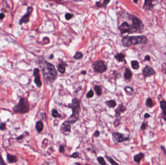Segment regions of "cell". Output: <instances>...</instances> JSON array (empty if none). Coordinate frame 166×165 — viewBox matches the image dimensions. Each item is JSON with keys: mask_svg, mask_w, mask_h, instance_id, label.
<instances>
[{"mask_svg": "<svg viewBox=\"0 0 166 165\" xmlns=\"http://www.w3.org/2000/svg\"><path fill=\"white\" fill-rule=\"evenodd\" d=\"M153 1H148V0H146L145 1L144 4L143 6V8L146 10H150L151 9L153 8L154 4H153Z\"/></svg>", "mask_w": 166, "mask_h": 165, "instance_id": "4fadbf2b", "label": "cell"}, {"mask_svg": "<svg viewBox=\"0 0 166 165\" xmlns=\"http://www.w3.org/2000/svg\"><path fill=\"white\" fill-rule=\"evenodd\" d=\"M105 103L108 107H111V108L114 107L117 105V103H116L115 101L113 100L107 101H106Z\"/></svg>", "mask_w": 166, "mask_h": 165, "instance_id": "44dd1931", "label": "cell"}, {"mask_svg": "<svg viewBox=\"0 0 166 165\" xmlns=\"http://www.w3.org/2000/svg\"><path fill=\"white\" fill-rule=\"evenodd\" d=\"M70 124L67 121L65 122L62 124L61 127V130L64 132H70Z\"/></svg>", "mask_w": 166, "mask_h": 165, "instance_id": "7c38bea8", "label": "cell"}, {"mask_svg": "<svg viewBox=\"0 0 166 165\" xmlns=\"http://www.w3.org/2000/svg\"><path fill=\"white\" fill-rule=\"evenodd\" d=\"M34 76L35 77L34 82L36 86L40 88L42 86V82L40 79V76L39 74V68H35L33 72Z\"/></svg>", "mask_w": 166, "mask_h": 165, "instance_id": "30bf717a", "label": "cell"}, {"mask_svg": "<svg viewBox=\"0 0 166 165\" xmlns=\"http://www.w3.org/2000/svg\"><path fill=\"white\" fill-rule=\"evenodd\" d=\"M160 107L162 109L163 115L164 116V120L166 121V101L165 100H162L160 102Z\"/></svg>", "mask_w": 166, "mask_h": 165, "instance_id": "2e32d148", "label": "cell"}, {"mask_svg": "<svg viewBox=\"0 0 166 165\" xmlns=\"http://www.w3.org/2000/svg\"><path fill=\"white\" fill-rule=\"evenodd\" d=\"M69 107L72 110V114L70 116L67 122L70 124L75 123L79 117V114L81 111V106L79 100L77 98H74L72 103L69 104Z\"/></svg>", "mask_w": 166, "mask_h": 165, "instance_id": "3957f363", "label": "cell"}, {"mask_svg": "<svg viewBox=\"0 0 166 165\" xmlns=\"http://www.w3.org/2000/svg\"><path fill=\"white\" fill-rule=\"evenodd\" d=\"M52 116L54 118H60L61 115L58 113V111L55 109H53L52 111Z\"/></svg>", "mask_w": 166, "mask_h": 165, "instance_id": "f1b7e54d", "label": "cell"}, {"mask_svg": "<svg viewBox=\"0 0 166 165\" xmlns=\"http://www.w3.org/2000/svg\"><path fill=\"white\" fill-rule=\"evenodd\" d=\"M53 57H54V56H53V54H51V55H50V56H49V58H50V59H53Z\"/></svg>", "mask_w": 166, "mask_h": 165, "instance_id": "681fc988", "label": "cell"}, {"mask_svg": "<svg viewBox=\"0 0 166 165\" xmlns=\"http://www.w3.org/2000/svg\"><path fill=\"white\" fill-rule=\"evenodd\" d=\"M0 165H7L4 161V160H3L2 157V155L1 154H0Z\"/></svg>", "mask_w": 166, "mask_h": 165, "instance_id": "e575fe53", "label": "cell"}, {"mask_svg": "<svg viewBox=\"0 0 166 165\" xmlns=\"http://www.w3.org/2000/svg\"><path fill=\"white\" fill-rule=\"evenodd\" d=\"M146 105L148 107H152L153 106V101L151 98H148L147 99Z\"/></svg>", "mask_w": 166, "mask_h": 165, "instance_id": "d4e9b609", "label": "cell"}, {"mask_svg": "<svg viewBox=\"0 0 166 165\" xmlns=\"http://www.w3.org/2000/svg\"><path fill=\"white\" fill-rule=\"evenodd\" d=\"M165 74H166V70H165Z\"/></svg>", "mask_w": 166, "mask_h": 165, "instance_id": "11a10c76", "label": "cell"}, {"mask_svg": "<svg viewBox=\"0 0 166 165\" xmlns=\"http://www.w3.org/2000/svg\"><path fill=\"white\" fill-rule=\"evenodd\" d=\"M151 60V57L149 55H146L145 57V59H144V61H150Z\"/></svg>", "mask_w": 166, "mask_h": 165, "instance_id": "60d3db41", "label": "cell"}, {"mask_svg": "<svg viewBox=\"0 0 166 165\" xmlns=\"http://www.w3.org/2000/svg\"><path fill=\"white\" fill-rule=\"evenodd\" d=\"M96 6H97V7H101V6H102V5H101V4H100V2H96Z\"/></svg>", "mask_w": 166, "mask_h": 165, "instance_id": "7dc6e473", "label": "cell"}, {"mask_svg": "<svg viewBox=\"0 0 166 165\" xmlns=\"http://www.w3.org/2000/svg\"><path fill=\"white\" fill-rule=\"evenodd\" d=\"M40 115L42 116V117H41V119H42L43 120H46V114H45V113H41V114H40Z\"/></svg>", "mask_w": 166, "mask_h": 165, "instance_id": "b9f144b4", "label": "cell"}, {"mask_svg": "<svg viewBox=\"0 0 166 165\" xmlns=\"http://www.w3.org/2000/svg\"><path fill=\"white\" fill-rule=\"evenodd\" d=\"M23 136H24L23 135H21L20 136L17 137L16 139H17V140H22V139H23Z\"/></svg>", "mask_w": 166, "mask_h": 165, "instance_id": "f6af8a7d", "label": "cell"}, {"mask_svg": "<svg viewBox=\"0 0 166 165\" xmlns=\"http://www.w3.org/2000/svg\"><path fill=\"white\" fill-rule=\"evenodd\" d=\"M94 90L98 95L100 96L102 94V91H101V89L100 86L98 85H95L94 86Z\"/></svg>", "mask_w": 166, "mask_h": 165, "instance_id": "484cf974", "label": "cell"}, {"mask_svg": "<svg viewBox=\"0 0 166 165\" xmlns=\"http://www.w3.org/2000/svg\"><path fill=\"white\" fill-rule=\"evenodd\" d=\"M133 2H134V3H137V2H138L137 1H134Z\"/></svg>", "mask_w": 166, "mask_h": 165, "instance_id": "f5cc1de1", "label": "cell"}, {"mask_svg": "<svg viewBox=\"0 0 166 165\" xmlns=\"http://www.w3.org/2000/svg\"><path fill=\"white\" fill-rule=\"evenodd\" d=\"M75 164H76V165H80V164H79V163H76Z\"/></svg>", "mask_w": 166, "mask_h": 165, "instance_id": "816d5d0a", "label": "cell"}, {"mask_svg": "<svg viewBox=\"0 0 166 165\" xmlns=\"http://www.w3.org/2000/svg\"><path fill=\"white\" fill-rule=\"evenodd\" d=\"M35 128L38 132H40L43 128V124L40 121H38L35 124Z\"/></svg>", "mask_w": 166, "mask_h": 165, "instance_id": "ffe728a7", "label": "cell"}, {"mask_svg": "<svg viewBox=\"0 0 166 165\" xmlns=\"http://www.w3.org/2000/svg\"><path fill=\"white\" fill-rule=\"evenodd\" d=\"M126 107L122 104L119 105L117 108L115 110V112L117 116H119L121 115V114L122 112H124L126 111Z\"/></svg>", "mask_w": 166, "mask_h": 165, "instance_id": "5bb4252c", "label": "cell"}, {"mask_svg": "<svg viewBox=\"0 0 166 165\" xmlns=\"http://www.w3.org/2000/svg\"><path fill=\"white\" fill-rule=\"evenodd\" d=\"M145 154L143 153H138L135 155L134 156V160L135 162L137 163H140V161L144 158Z\"/></svg>", "mask_w": 166, "mask_h": 165, "instance_id": "e0dca14e", "label": "cell"}, {"mask_svg": "<svg viewBox=\"0 0 166 165\" xmlns=\"http://www.w3.org/2000/svg\"><path fill=\"white\" fill-rule=\"evenodd\" d=\"M73 17V15L70 14V13H67L65 15V19L67 21L70 20Z\"/></svg>", "mask_w": 166, "mask_h": 165, "instance_id": "1f68e13d", "label": "cell"}, {"mask_svg": "<svg viewBox=\"0 0 166 165\" xmlns=\"http://www.w3.org/2000/svg\"><path fill=\"white\" fill-rule=\"evenodd\" d=\"M33 11V8L32 6L28 7L27 13L24 15L23 16H22V17L20 20L19 21V23L20 25H22L23 23H26L29 21V18Z\"/></svg>", "mask_w": 166, "mask_h": 165, "instance_id": "ba28073f", "label": "cell"}, {"mask_svg": "<svg viewBox=\"0 0 166 165\" xmlns=\"http://www.w3.org/2000/svg\"><path fill=\"white\" fill-rule=\"evenodd\" d=\"M131 66L133 69L135 70H138L140 68L139 63L137 61H132L131 62Z\"/></svg>", "mask_w": 166, "mask_h": 165, "instance_id": "603a6c76", "label": "cell"}, {"mask_svg": "<svg viewBox=\"0 0 166 165\" xmlns=\"http://www.w3.org/2000/svg\"><path fill=\"white\" fill-rule=\"evenodd\" d=\"M106 158L109 161V162L112 164V165H119L116 162H115L111 157H108V156H106Z\"/></svg>", "mask_w": 166, "mask_h": 165, "instance_id": "f546056e", "label": "cell"}, {"mask_svg": "<svg viewBox=\"0 0 166 165\" xmlns=\"http://www.w3.org/2000/svg\"><path fill=\"white\" fill-rule=\"evenodd\" d=\"M132 24L131 25L132 33H141L144 29V25L142 21L136 16H132Z\"/></svg>", "mask_w": 166, "mask_h": 165, "instance_id": "5b68a950", "label": "cell"}, {"mask_svg": "<svg viewBox=\"0 0 166 165\" xmlns=\"http://www.w3.org/2000/svg\"><path fill=\"white\" fill-rule=\"evenodd\" d=\"M83 57V53H82V52H81L77 51V52L75 53L74 56V59H75L78 60V59H81Z\"/></svg>", "mask_w": 166, "mask_h": 165, "instance_id": "4316f807", "label": "cell"}, {"mask_svg": "<svg viewBox=\"0 0 166 165\" xmlns=\"http://www.w3.org/2000/svg\"><path fill=\"white\" fill-rule=\"evenodd\" d=\"M59 151L60 153H64L65 152V149H64V146L61 145L59 147Z\"/></svg>", "mask_w": 166, "mask_h": 165, "instance_id": "74e56055", "label": "cell"}, {"mask_svg": "<svg viewBox=\"0 0 166 165\" xmlns=\"http://www.w3.org/2000/svg\"><path fill=\"white\" fill-rule=\"evenodd\" d=\"M124 90H125V91L127 93V94L129 95H132L134 94V90L132 88L130 87L127 86L125 88Z\"/></svg>", "mask_w": 166, "mask_h": 165, "instance_id": "cb8c5ba5", "label": "cell"}, {"mask_svg": "<svg viewBox=\"0 0 166 165\" xmlns=\"http://www.w3.org/2000/svg\"><path fill=\"white\" fill-rule=\"evenodd\" d=\"M151 117V115H150L149 113H145V115H144V118H145V119L148 118H149V117Z\"/></svg>", "mask_w": 166, "mask_h": 165, "instance_id": "bcb514c9", "label": "cell"}, {"mask_svg": "<svg viewBox=\"0 0 166 165\" xmlns=\"http://www.w3.org/2000/svg\"><path fill=\"white\" fill-rule=\"evenodd\" d=\"M97 160L98 162L101 165H106V162L104 159V158L101 157H99L97 158Z\"/></svg>", "mask_w": 166, "mask_h": 165, "instance_id": "83f0119b", "label": "cell"}, {"mask_svg": "<svg viewBox=\"0 0 166 165\" xmlns=\"http://www.w3.org/2000/svg\"><path fill=\"white\" fill-rule=\"evenodd\" d=\"M124 57H125V56L122 53H118L115 56V59L119 62H122L124 60Z\"/></svg>", "mask_w": 166, "mask_h": 165, "instance_id": "7402d4cb", "label": "cell"}, {"mask_svg": "<svg viewBox=\"0 0 166 165\" xmlns=\"http://www.w3.org/2000/svg\"><path fill=\"white\" fill-rule=\"evenodd\" d=\"M110 2V1H107V0H105V1H104V3L103 4V5L102 6L105 8H106L107 4H108V3Z\"/></svg>", "mask_w": 166, "mask_h": 165, "instance_id": "d590c367", "label": "cell"}, {"mask_svg": "<svg viewBox=\"0 0 166 165\" xmlns=\"http://www.w3.org/2000/svg\"><path fill=\"white\" fill-rule=\"evenodd\" d=\"M2 79L1 78H0V84L2 83Z\"/></svg>", "mask_w": 166, "mask_h": 165, "instance_id": "f907efd6", "label": "cell"}, {"mask_svg": "<svg viewBox=\"0 0 166 165\" xmlns=\"http://www.w3.org/2000/svg\"><path fill=\"white\" fill-rule=\"evenodd\" d=\"M7 159L9 163H14L17 162V158L15 155H13L10 154H7Z\"/></svg>", "mask_w": 166, "mask_h": 165, "instance_id": "d6986e66", "label": "cell"}, {"mask_svg": "<svg viewBox=\"0 0 166 165\" xmlns=\"http://www.w3.org/2000/svg\"><path fill=\"white\" fill-rule=\"evenodd\" d=\"M94 96V92L92 90H90L87 95V98H91Z\"/></svg>", "mask_w": 166, "mask_h": 165, "instance_id": "4dcf8cb0", "label": "cell"}, {"mask_svg": "<svg viewBox=\"0 0 166 165\" xmlns=\"http://www.w3.org/2000/svg\"><path fill=\"white\" fill-rule=\"evenodd\" d=\"M92 66L96 72L100 73H103L107 70V66L105 62L103 61H97L94 62L92 64Z\"/></svg>", "mask_w": 166, "mask_h": 165, "instance_id": "8992f818", "label": "cell"}, {"mask_svg": "<svg viewBox=\"0 0 166 165\" xmlns=\"http://www.w3.org/2000/svg\"><path fill=\"white\" fill-rule=\"evenodd\" d=\"M30 104L27 99L25 97L21 98L18 103L14 107L13 109L15 112L20 114H25L29 111Z\"/></svg>", "mask_w": 166, "mask_h": 165, "instance_id": "277c9868", "label": "cell"}, {"mask_svg": "<svg viewBox=\"0 0 166 165\" xmlns=\"http://www.w3.org/2000/svg\"><path fill=\"white\" fill-rule=\"evenodd\" d=\"M112 139L115 143H118L128 140L129 137L125 136L122 134L115 132L112 135Z\"/></svg>", "mask_w": 166, "mask_h": 165, "instance_id": "52a82bcc", "label": "cell"}, {"mask_svg": "<svg viewBox=\"0 0 166 165\" xmlns=\"http://www.w3.org/2000/svg\"><path fill=\"white\" fill-rule=\"evenodd\" d=\"M161 149H162L163 152L165 154H166V149L165 147H164V146L162 145V146H161Z\"/></svg>", "mask_w": 166, "mask_h": 165, "instance_id": "7bdbcfd3", "label": "cell"}, {"mask_svg": "<svg viewBox=\"0 0 166 165\" xmlns=\"http://www.w3.org/2000/svg\"><path fill=\"white\" fill-rule=\"evenodd\" d=\"M84 165H88V164H85Z\"/></svg>", "mask_w": 166, "mask_h": 165, "instance_id": "db71d44e", "label": "cell"}, {"mask_svg": "<svg viewBox=\"0 0 166 165\" xmlns=\"http://www.w3.org/2000/svg\"><path fill=\"white\" fill-rule=\"evenodd\" d=\"M146 127H147V124H146L144 122L142 123V125H141V129L142 130H145L146 129Z\"/></svg>", "mask_w": 166, "mask_h": 165, "instance_id": "8d00e7d4", "label": "cell"}, {"mask_svg": "<svg viewBox=\"0 0 166 165\" xmlns=\"http://www.w3.org/2000/svg\"><path fill=\"white\" fill-rule=\"evenodd\" d=\"M67 64L65 63L64 62H61L58 63L57 68L58 71L61 73V74H64L66 71V66Z\"/></svg>", "mask_w": 166, "mask_h": 165, "instance_id": "9a60e30c", "label": "cell"}, {"mask_svg": "<svg viewBox=\"0 0 166 165\" xmlns=\"http://www.w3.org/2000/svg\"><path fill=\"white\" fill-rule=\"evenodd\" d=\"M39 63L45 79L50 82L54 81L57 76V72L54 66L45 60L40 61Z\"/></svg>", "mask_w": 166, "mask_h": 165, "instance_id": "6da1fadb", "label": "cell"}, {"mask_svg": "<svg viewBox=\"0 0 166 165\" xmlns=\"http://www.w3.org/2000/svg\"><path fill=\"white\" fill-rule=\"evenodd\" d=\"M114 124V125H115V126H118L120 124L119 121L118 120V119H117L116 120H115V121Z\"/></svg>", "mask_w": 166, "mask_h": 165, "instance_id": "f35d334b", "label": "cell"}, {"mask_svg": "<svg viewBox=\"0 0 166 165\" xmlns=\"http://www.w3.org/2000/svg\"><path fill=\"white\" fill-rule=\"evenodd\" d=\"M79 155V153L77 152L76 153H74L71 155H70V157L72 158H77Z\"/></svg>", "mask_w": 166, "mask_h": 165, "instance_id": "d6a6232c", "label": "cell"}, {"mask_svg": "<svg viewBox=\"0 0 166 165\" xmlns=\"http://www.w3.org/2000/svg\"><path fill=\"white\" fill-rule=\"evenodd\" d=\"M81 74L83 75H86L87 74V71H82L81 72Z\"/></svg>", "mask_w": 166, "mask_h": 165, "instance_id": "c3c4849f", "label": "cell"}, {"mask_svg": "<svg viewBox=\"0 0 166 165\" xmlns=\"http://www.w3.org/2000/svg\"><path fill=\"white\" fill-rule=\"evenodd\" d=\"M147 42V38L145 35L126 36L122 38V43L126 47L139 44H145Z\"/></svg>", "mask_w": 166, "mask_h": 165, "instance_id": "7a4b0ae2", "label": "cell"}, {"mask_svg": "<svg viewBox=\"0 0 166 165\" xmlns=\"http://www.w3.org/2000/svg\"><path fill=\"white\" fill-rule=\"evenodd\" d=\"M142 73H143V76L145 78H147V77H150L151 76L154 75L155 72L154 71V70L152 67L148 66H146L144 68V69H143Z\"/></svg>", "mask_w": 166, "mask_h": 165, "instance_id": "8fae6325", "label": "cell"}, {"mask_svg": "<svg viewBox=\"0 0 166 165\" xmlns=\"http://www.w3.org/2000/svg\"><path fill=\"white\" fill-rule=\"evenodd\" d=\"M6 128V124L5 123H2L0 124V130H4Z\"/></svg>", "mask_w": 166, "mask_h": 165, "instance_id": "836d02e7", "label": "cell"}, {"mask_svg": "<svg viewBox=\"0 0 166 165\" xmlns=\"http://www.w3.org/2000/svg\"><path fill=\"white\" fill-rule=\"evenodd\" d=\"M119 30L121 32L122 34H124L125 33H132L131 25H129L127 22H124L119 27Z\"/></svg>", "mask_w": 166, "mask_h": 165, "instance_id": "9c48e42d", "label": "cell"}, {"mask_svg": "<svg viewBox=\"0 0 166 165\" xmlns=\"http://www.w3.org/2000/svg\"><path fill=\"white\" fill-rule=\"evenodd\" d=\"M132 76L133 74L131 70L129 68H126L124 74V78L127 80H130L132 78Z\"/></svg>", "mask_w": 166, "mask_h": 165, "instance_id": "ac0fdd59", "label": "cell"}, {"mask_svg": "<svg viewBox=\"0 0 166 165\" xmlns=\"http://www.w3.org/2000/svg\"><path fill=\"white\" fill-rule=\"evenodd\" d=\"M5 17V15L3 13H0V20H3Z\"/></svg>", "mask_w": 166, "mask_h": 165, "instance_id": "ab89813d", "label": "cell"}, {"mask_svg": "<svg viewBox=\"0 0 166 165\" xmlns=\"http://www.w3.org/2000/svg\"><path fill=\"white\" fill-rule=\"evenodd\" d=\"M99 135H100V132L99 131H96L94 133V136L95 137H98L99 136Z\"/></svg>", "mask_w": 166, "mask_h": 165, "instance_id": "ee69618b", "label": "cell"}]
</instances>
